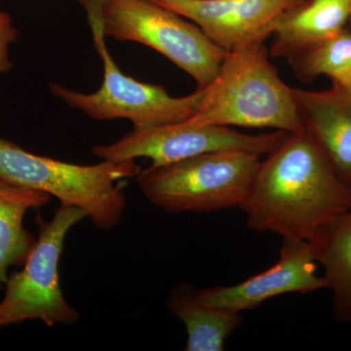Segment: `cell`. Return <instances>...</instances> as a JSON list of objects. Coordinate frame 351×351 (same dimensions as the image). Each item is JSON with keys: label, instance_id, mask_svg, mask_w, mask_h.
Returning a JSON list of instances; mask_svg holds the SVG:
<instances>
[{"label": "cell", "instance_id": "3957f363", "mask_svg": "<svg viewBox=\"0 0 351 351\" xmlns=\"http://www.w3.org/2000/svg\"><path fill=\"white\" fill-rule=\"evenodd\" d=\"M140 172L135 160L80 165L38 156L0 138L1 177L54 196L61 204L84 210L92 223L104 230L117 228L123 219L126 197L120 182Z\"/></svg>", "mask_w": 351, "mask_h": 351}, {"label": "cell", "instance_id": "d6986e66", "mask_svg": "<svg viewBox=\"0 0 351 351\" xmlns=\"http://www.w3.org/2000/svg\"><path fill=\"white\" fill-rule=\"evenodd\" d=\"M350 19L351 20V15H350Z\"/></svg>", "mask_w": 351, "mask_h": 351}, {"label": "cell", "instance_id": "7a4b0ae2", "mask_svg": "<svg viewBox=\"0 0 351 351\" xmlns=\"http://www.w3.org/2000/svg\"><path fill=\"white\" fill-rule=\"evenodd\" d=\"M265 43L226 52L218 73L204 90L191 125L270 128L295 133L304 130L294 90L281 80Z\"/></svg>", "mask_w": 351, "mask_h": 351}, {"label": "cell", "instance_id": "ba28073f", "mask_svg": "<svg viewBox=\"0 0 351 351\" xmlns=\"http://www.w3.org/2000/svg\"><path fill=\"white\" fill-rule=\"evenodd\" d=\"M289 133L248 135L232 127L191 125L186 122L149 128H134L117 142L95 145L93 154L101 160L122 162L149 158L152 165H165L215 152L240 151L267 156Z\"/></svg>", "mask_w": 351, "mask_h": 351}, {"label": "cell", "instance_id": "8992f818", "mask_svg": "<svg viewBox=\"0 0 351 351\" xmlns=\"http://www.w3.org/2000/svg\"><path fill=\"white\" fill-rule=\"evenodd\" d=\"M80 208L61 204L50 221L36 216L38 239L24 267L7 279L0 302V329L27 320H40L47 326L73 325L80 313L66 302L59 278V262L69 230L87 218Z\"/></svg>", "mask_w": 351, "mask_h": 351}, {"label": "cell", "instance_id": "9c48e42d", "mask_svg": "<svg viewBox=\"0 0 351 351\" xmlns=\"http://www.w3.org/2000/svg\"><path fill=\"white\" fill-rule=\"evenodd\" d=\"M306 0H158L195 23L226 52L265 43L284 15Z\"/></svg>", "mask_w": 351, "mask_h": 351}, {"label": "cell", "instance_id": "6da1fadb", "mask_svg": "<svg viewBox=\"0 0 351 351\" xmlns=\"http://www.w3.org/2000/svg\"><path fill=\"white\" fill-rule=\"evenodd\" d=\"M247 225L281 239L309 241L351 209V189L341 181L315 138L289 133L267 154L241 205Z\"/></svg>", "mask_w": 351, "mask_h": 351}, {"label": "cell", "instance_id": "5b68a950", "mask_svg": "<svg viewBox=\"0 0 351 351\" xmlns=\"http://www.w3.org/2000/svg\"><path fill=\"white\" fill-rule=\"evenodd\" d=\"M261 163L252 152H209L141 170L137 181L152 204L170 214L241 207Z\"/></svg>", "mask_w": 351, "mask_h": 351}, {"label": "cell", "instance_id": "9a60e30c", "mask_svg": "<svg viewBox=\"0 0 351 351\" xmlns=\"http://www.w3.org/2000/svg\"><path fill=\"white\" fill-rule=\"evenodd\" d=\"M332 294L336 319L351 321V209L335 219L309 240Z\"/></svg>", "mask_w": 351, "mask_h": 351}, {"label": "cell", "instance_id": "ac0fdd59", "mask_svg": "<svg viewBox=\"0 0 351 351\" xmlns=\"http://www.w3.org/2000/svg\"><path fill=\"white\" fill-rule=\"evenodd\" d=\"M154 1H158V0H154Z\"/></svg>", "mask_w": 351, "mask_h": 351}, {"label": "cell", "instance_id": "8fae6325", "mask_svg": "<svg viewBox=\"0 0 351 351\" xmlns=\"http://www.w3.org/2000/svg\"><path fill=\"white\" fill-rule=\"evenodd\" d=\"M293 90L302 126L351 189V90L335 84L327 91Z\"/></svg>", "mask_w": 351, "mask_h": 351}, {"label": "cell", "instance_id": "30bf717a", "mask_svg": "<svg viewBox=\"0 0 351 351\" xmlns=\"http://www.w3.org/2000/svg\"><path fill=\"white\" fill-rule=\"evenodd\" d=\"M322 289H326V282L317 274V262L311 243L306 240L282 239L280 257L269 269L235 285L196 289V295L208 304L241 313L278 295L309 294Z\"/></svg>", "mask_w": 351, "mask_h": 351}, {"label": "cell", "instance_id": "52a82bcc", "mask_svg": "<svg viewBox=\"0 0 351 351\" xmlns=\"http://www.w3.org/2000/svg\"><path fill=\"white\" fill-rule=\"evenodd\" d=\"M88 22L95 48L103 62V83L96 92L89 94L51 82V93L56 98L95 120L126 119L134 128L179 123L197 112L204 96L202 88L188 96L174 97L163 86L124 75L108 50L100 25L92 18H88Z\"/></svg>", "mask_w": 351, "mask_h": 351}, {"label": "cell", "instance_id": "7c38bea8", "mask_svg": "<svg viewBox=\"0 0 351 351\" xmlns=\"http://www.w3.org/2000/svg\"><path fill=\"white\" fill-rule=\"evenodd\" d=\"M350 15L351 0H306L279 21L270 56L289 60L336 36Z\"/></svg>", "mask_w": 351, "mask_h": 351}, {"label": "cell", "instance_id": "277c9868", "mask_svg": "<svg viewBox=\"0 0 351 351\" xmlns=\"http://www.w3.org/2000/svg\"><path fill=\"white\" fill-rule=\"evenodd\" d=\"M106 38L147 46L188 73L198 88L218 73L226 51L198 25L154 0H80Z\"/></svg>", "mask_w": 351, "mask_h": 351}, {"label": "cell", "instance_id": "2e32d148", "mask_svg": "<svg viewBox=\"0 0 351 351\" xmlns=\"http://www.w3.org/2000/svg\"><path fill=\"white\" fill-rule=\"evenodd\" d=\"M287 61L302 82L325 75L335 85L351 90V34L345 29Z\"/></svg>", "mask_w": 351, "mask_h": 351}, {"label": "cell", "instance_id": "4fadbf2b", "mask_svg": "<svg viewBox=\"0 0 351 351\" xmlns=\"http://www.w3.org/2000/svg\"><path fill=\"white\" fill-rule=\"evenodd\" d=\"M170 313L181 320L188 334L186 350L223 351L242 317L240 313L208 304L186 284L176 286L168 298Z\"/></svg>", "mask_w": 351, "mask_h": 351}, {"label": "cell", "instance_id": "5bb4252c", "mask_svg": "<svg viewBox=\"0 0 351 351\" xmlns=\"http://www.w3.org/2000/svg\"><path fill=\"white\" fill-rule=\"evenodd\" d=\"M50 199L47 193L18 186L0 176V290L8 279L9 267L24 265L36 243L25 228V214Z\"/></svg>", "mask_w": 351, "mask_h": 351}, {"label": "cell", "instance_id": "e0dca14e", "mask_svg": "<svg viewBox=\"0 0 351 351\" xmlns=\"http://www.w3.org/2000/svg\"><path fill=\"white\" fill-rule=\"evenodd\" d=\"M19 38V32L13 25L10 16L0 11V73H6L12 69L9 57V46Z\"/></svg>", "mask_w": 351, "mask_h": 351}]
</instances>
